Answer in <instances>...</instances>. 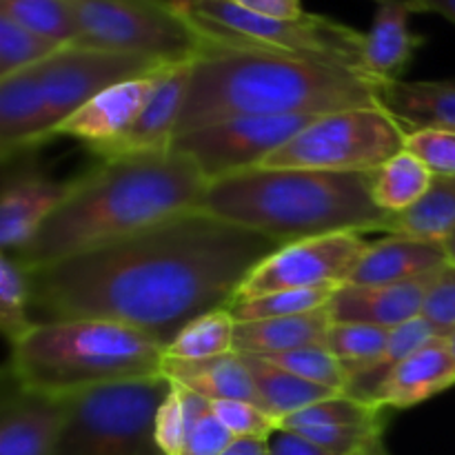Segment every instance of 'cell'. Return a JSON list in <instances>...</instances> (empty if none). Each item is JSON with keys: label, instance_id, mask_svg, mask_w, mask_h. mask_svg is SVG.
Wrapping results in <instances>:
<instances>
[{"label": "cell", "instance_id": "6da1fadb", "mask_svg": "<svg viewBox=\"0 0 455 455\" xmlns=\"http://www.w3.org/2000/svg\"><path fill=\"white\" fill-rule=\"evenodd\" d=\"M280 247L271 235L196 209L29 271L31 318L114 320L167 347L191 320L229 307Z\"/></svg>", "mask_w": 455, "mask_h": 455}, {"label": "cell", "instance_id": "7a4b0ae2", "mask_svg": "<svg viewBox=\"0 0 455 455\" xmlns=\"http://www.w3.org/2000/svg\"><path fill=\"white\" fill-rule=\"evenodd\" d=\"M203 36V52L191 60L176 138L244 116H324L355 107H385L387 83L364 71L229 43L204 31Z\"/></svg>", "mask_w": 455, "mask_h": 455}, {"label": "cell", "instance_id": "3957f363", "mask_svg": "<svg viewBox=\"0 0 455 455\" xmlns=\"http://www.w3.org/2000/svg\"><path fill=\"white\" fill-rule=\"evenodd\" d=\"M209 180L178 149L102 158L16 253L27 271L138 234L200 207Z\"/></svg>", "mask_w": 455, "mask_h": 455}, {"label": "cell", "instance_id": "277c9868", "mask_svg": "<svg viewBox=\"0 0 455 455\" xmlns=\"http://www.w3.org/2000/svg\"><path fill=\"white\" fill-rule=\"evenodd\" d=\"M198 212L283 244L329 234L385 231L389 218L373 200L371 173L262 167L209 182Z\"/></svg>", "mask_w": 455, "mask_h": 455}, {"label": "cell", "instance_id": "5b68a950", "mask_svg": "<svg viewBox=\"0 0 455 455\" xmlns=\"http://www.w3.org/2000/svg\"><path fill=\"white\" fill-rule=\"evenodd\" d=\"M164 347L145 331L98 318L36 323L12 345L16 385L38 394L69 395L163 373Z\"/></svg>", "mask_w": 455, "mask_h": 455}, {"label": "cell", "instance_id": "8992f818", "mask_svg": "<svg viewBox=\"0 0 455 455\" xmlns=\"http://www.w3.org/2000/svg\"><path fill=\"white\" fill-rule=\"evenodd\" d=\"M173 4L187 13L200 27V31L213 38L331 62L369 74L364 67L367 36L336 18L323 13H305L291 20L258 16L231 0H194Z\"/></svg>", "mask_w": 455, "mask_h": 455}, {"label": "cell", "instance_id": "52a82bcc", "mask_svg": "<svg viewBox=\"0 0 455 455\" xmlns=\"http://www.w3.org/2000/svg\"><path fill=\"white\" fill-rule=\"evenodd\" d=\"M172 391L164 373L69 395L56 455H164L156 444V413Z\"/></svg>", "mask_w": 455, "mask_h": 455}, {"label": "cell", "instance_id": "ba28073f", "mask_svg": "<svg viewBox=\"0 0 455 455\" xmlns=\"http://www.w3.org/2000/svg\"><path fill=\"white\" fill-rule=\"evenodd\" d=\"M404 140L407 129L385 107H355L318 116L260 167L373 173L404 151Z\"/></svg>", "mask_w": 455, "mask_h": 455}, {"label": "cell", "instance_id": "9c48e42d", "mask_svg": "<svg viewBox=\"0 0 455 455\" xmlns=\"http://www.w3.org/2000/svg\"><path fill=\"white\" fill-rule=\"evenodd\" d=\"M78 22L74 44L136 53L164 62L194 60L204 36L172 0H69Z\"/></svg>", "mask_w": 455, "mask_h": 455}, {"label": "cell", "instance_id": "30bf717a", "mask_svg": "<svg viewBox=\"0 0 455 455\" xmlns=\"http://www.w3.org/2000/svg\"><path fill=\"white\" fill-rule=\"evenodd\" d=\"M315 118L318 116L291 114L220 120L178 136L172 147L189 156L212 182L260 167Z\"/></svg>", "mask_w": 455, "mask_h": 455}, {"label": "cell", "instance_id": "8fae6325", "mask_svg": "<svg viewBox=\"0 0 455 455\" xmlns=\"http://www.w3.org/2000/svg\"><path fill=\"white\" fill-rule=\"evenodd\" d=\"M189 62V60H187ZM176 62H164L158 58L136 56V53L107 52V49L67 44L58 49L52 58L36 65L40 87L52 120V132L78 111L84 102L92 100L105 89L124 80L149 76Z\"/></svg>", "mask_w": 455, "mask_h": 455}, {"label": "cell", "instance_id": "7c38bea8", "mask_svg": "<svg viewBox=\"0 0 455 455\" xmlns=\"http://www.w3.org/2000/svg\"><path fill=\"white\" fill-rule=\"evenodd\" d=\"M367 247L363 234H329L283 244L247 275L234 300L283 289L340 287L349 283Z\"/></svg>", "mask_w": 455, "mask_h": 455}, {"label": "cell", "instance_id": "4fadbf2b", "mask_svg": "<svg viewBox=\"0 0 455 455\" xmlns=\"http://www.w3.org/2000/svg\"><path fill=\"white\" fill-rule=\"evenodd\" d=\"M167 67L100 92L69 118L62 120L52 132V138L69 136L87 145L100 158H107L140 118Z\"/></svg>", "mask_w": 455, "mask_h": 455}, {"label": "cell", "instance_id": "5bb4252c", "mask_svg": "<svg viewBox=\"0 0 455 455\" xmlns=\"http://www.w3.org/2000/svg\"><path fill=\"white\" fill-rule=\"evenodd\" d=\"M67 411L69 398L16 385L0 409V455H56Z\"/></svg>", "mask_w": 455, "mask_h": 455}, {"label": "cell", "instance_id": "9a60e30c", "mask_svg": "<svg viewBox=\"0 0 455 455\" xmlns=\"http://www.w3.org/2000/svg\"><path fill=\"white\" fill-rule=\"evenodd\" d=\"M74 180H56L38 172H18L4 178L0 194V247L16 256L38 234L49 216L65 203Z\"/></svg>", "mask_w": 455, "mask_h": 455}, {"label": "cell", "instance_id": "2e32d148", "mask_svg": "<svg viewBox=\"0 0 455 455\" xmlns=\"http://www.w3.org/2000/svg\"><path fill=\"white\" fill-rule=\"evenodd\" d=\"M435 275L438 271L403 284H340L327 305L331 323L400 327L422 314L425 296Z\"/></svg>", "mask_w": 455, "mask_h": 455}, {"label": "cell", "instance_id": "e0dca14e", "mask_svg": "<svg viewBox=\"0 0 455 455\" xmlns=\"http://www.w3.org/2000/svg\"><path fill=\"white\" fill-rule=\"evenodd\" d=\"M52 140V120L36 69L0 78V156L4 163L20 151Z\"/></svg>", "mask_w": 455, "mask_h": 455}, {"label": "cell", "instance_id": "ac0fdd59", "mask_svg": "<svg viewBox=\"0 0 455 455\" xmlns=\"http://www.w3.org/2000/svg\"><path fill=\"white\" fill-rule=\"evenodd\" d=\"M413 13H422L416 0H376V16L364 40V67L380 83L403 80L425 36L409 25Z\"/></svg>", "mask_w": 455, "mask_h": 455}, {"label": "cell", "instance_id": "d6986e66", "mask_svg": "<svg viewBox=\"0 0 455 455\" xmlns=\"http://www.w3.org/2000/svg\"><path fill=\"white\" fill-rule=\"evenodd\" d=\"M455 385V363L447 338H435L404 363H400L378 387L371 403L382 409H411Z\"/></svg>", "mask_w": 455, "mask_h": 455}, {"label": "cell", "instance_id": "ffe728a7", "mask_svg": "<svg viewBox=\"0 0 455 455\" xmlns=\"http://www.w3.org/2000/svg\"><path fill=\"white\" fill-rule=\"evenodd\" d=\"M449 265L443 243L389 235L369 243L351 274L354 284H403L435 274Z\"/></svg>", "mask_w": 455, "mask_h": 455}, {"label": "cell", "instance_id": "44dd1931", "mask_svg": "<svg viewBox=\"0 0 455 455\" xmlns=\"http://www.w3.org/2000/svg\"><path fill=\"white\" fill-rule=\"evenodd\" d=\"M189 76L191 60L167 67L154 96L142 109L140 118L136 120L132 132L120 140V145L107 158L172 149L182 105H185L187 89H189Z\"/></svg>", "mask_w": 455, "mask_h": 455}, {"label": "cell", "instance_id": "7402d4cb", "mask_svg": "<svg viewBox=\"0 0 455 455\" xmlns=\"http://www.w3.org/2000/svg\"><path fill=\"white\" fill-rule=\"evenodd\" d=\"M163 373L172 382L207 400H244L262 407L256 382L240 354L196 363L164 358Z\"/></svg>", "mask_w": 455, "mask_h": 455}, {"label": "cell", "instance_id": "603a6c76", "mask_svg": "<svg viewBox=\"0 0 455 455\" xmlns=\"http://www.w3.org/2000/svg\"><path fill=\"white\" fill-rule=\"evenodd\" d=\"M329 327H331V315L327 307L291 318L235 323V354L265 358L309 345H324Z\"/></svg>", "mask_w": 455, "mask_h": 455}, {"label": "cell", "instance_id": "cb8c5ba5", "mask_svg": "<svg viewBox=\"0 0 455 455\" xmlns=\"http://www.w3.org/2000/svg\"><path fill=\"white\" fill-rule=\"evenodd\" d=\"M382 100L407 132L422 127L455 132V78L395 80L385 87Z\"/></svg>", "mask_w": 455, "mask_h": 455}, {"label": "cell", "instance_id": "d4e9b609", "mask_svg": "<svg viewBox=\"0 0 455 455\" xmlns=\"http://www.w3.org/2000/svg\"><path fill=\"white\" fill-rule=\"evenodd\" d=\"M240 355H243L249 371H251L262 409L278 422L302 411V409L311 407V404L320 403V400L338 395V391L314 385V382L305 380V378L296 376V373L287 371V369L278 367V364L269 363V360L247 354Z\"/></svg>", "mask_w": 455, "mask_h": 455}, {"label": "cell", "instance_id": "484cf974", "mask_svg": "<svg viewBox=\"0 0 455 455\" xmlns=\"http://www.w3.org/2000/svg\"><path fill=\"white\" fill-rule=\"evenodd\" d=\"M385 234L443 243L455 234V176H434L427 194L403 213H389Z\"/></svg>", "mask_w": 455, "mask_h": 455}, {"label": "cell", "instance_id": "4316f807", "mask_svg": "<svg viewBox=\"0 0 455 455\" xmlns=\"http://www.w3.org/2000/svg\"><path fill=\"white\" fill-rule=\"evenodd\" d=\"M434 173L409 151L382 164L371 173V194L378 207L387 213H403L411 209L431 187Z\"/></svg>", "mask_w": 455, "mask_h": 455}, {"label": "cell", "instance_id": "83f0119b", "mask_svg": "<svg viewBox=\"0 0 455 455\" xmlns=\"http://www.w3.org/2000/svg\"><path fill=\"white\" fill-rule=\"evenodd\" d=\"M235 354V320L229 309H216L191 320L167 347V360H212Z\"/></svg>", "mask_w": 455, "mask_h": 455}, {"label": "cell", "instance_id": "f1b7e54d", "mask_svg": "<svg viewBox=\"0 0 455 455\" xmlns=\"http://www.w3.org/2000/svg\"><path fill=\"white\" fill-rule=\"evenodd\" d=\"M391 329L373 327V324L331 323L327 333V349L336 355L345 367L349 382L363 376L385 354L389 345Z\"/></svg>", "mask_w": 455, "mask_h": 455}, {"label": "cell", "instance_id": "f546056e", "mask_svg": "<svg viewBox=\"0 0 455 455\" xmlns=\"http://www.w3.org/2000/svg\"><path fill=\"white\" fill-rule=\"evenodd\" d=\"M0 13L62 47L78 40V22L69 0H0Z\"/></svg>", "mask_w": 455, "mask_h": 455}, {"label": "cell", "instance_id": "4dcf8cb0", "mask_svg": "<svg viewBox=\"0 0 455 455\" xmlns=\"http://www.w3.org/2000/svg\"><path fill=\"white\" fill-rule=\"evenodd\" d=\"M336 287L320 289H283L265 296L249 298V300H234L227 309L234 315L235 323H251V320L269 318H291V315L311 314L324 309L331 300Z\"/></svg>", "mask_w": 455, "mask_h": 455}, {"label": "cell", "instance_id": "1f68e13d", "mask_svg": "<svg viewBox=\"0 0 455 455\" xmlns=\"http://www.w3.org/2000/svg\"><path fill=\"white\" fill-rule=\"evenodd\" d=\"M34 324L29 271L12 253H3L0 256V329L9 345H13Z\"/></svg>", "mask_w": 455, "mask_h": 455}, {"label": "cell", "instance_id": "d6a6232c", "mask_svg": "<svg viewBox=\"0 0 455 455\" xmlns=\"http://www.w3.org/2000/svg\"><path fill=\"white\" fill-rule=\"evenodd\" d=\"M176 385V382H173ZM180 387V385H178ZM187 407V440L182 455H222L235 443L234 434L213 413L212 403L180 387Z\"/></svg>", "mask_w": 455, "mask_h": 455}, {"label": "cell", "instance_id": "836d02e7", "mask_svg": "<svg viewBox=\"0 0 455 455\" xmlns=\"http://www.w3.org/2000/svg\"><path fill=\"white\" fill-rule=\"evenodd\" d=\"M371 422H387V409L376 407L355 395L338 394L284 418L278 427L296 429L305 425H371Z\"/></svg>", "mask_w": 455, "mask_h": 455}, {"label": "cell", "instance_id": "e575fe53", "mask_svg": "<svg viewBox=\"0 0 455 455\" xmlns=\"http://www.w3.org/2000/svg\"><path fill=\"white\" fill-rule=\"evenodd\" d=\"M265 360L314 382V385L338 391V394H347L349 389V376L340 360L327 349V345H309L302 349L287 351V354L265 355Z\"/></svg>", "mask_w": 455, "mask_h": 455}, {"label": "cell", "instance_id": "d590c367", "mask_svg": "<svg viewBox=\"0 0 455 455\" xmlns=\"http://www.w3.org/2000/svg\"><path fill=\"white\" fill-rule=\"evenodd\" d=\"M58 49H62V44L43 38L0 13V78L40 65Z\"/></svg>", "mask_w": 455, "mask_h": 455}, {"label": "cell", "instance_id": "8d00e7d4", "mask_svg": "<svg viewBox=\"0 0 455 455\" xmlns=\"http://www.w3.org/2000/svg\"><path fill=\"white\" fill-rule=\"evenodd\" d=\"M385 429L387 422H371V425H305L291 431H298L331 455H360L380 443Z\"/></svg>", "mask_w": 455, "mask_h": 455}, {"label": "cell", "instance_id": "74e56055", "mask_svg": "<svg viewBox=\"0 0 455 455\" xmlns=\"http://www.w3.org/2000/svg\"><path fill=\"white\" fill-rule=\"evenodd\" d=\"M404 151L416 156L434 176H455V132L422 127L407 132Z\"/></svg>", "mask_w": 455, "mask_h": 455}, {"label": "cell", "instance_id": "f35d334b", "mask_svg": "<svg viewBox=\"0 0 455 455\" xmlns=\"http://www.w3.org/2000/svg\"><path fill=\"white\" fill-rule=\"evenodd\" d=\"M213 413L222 425L234 434V438H260L267 440L275 429L278 420L271 418L262 407L244 400H209Z\"/></svg>", "mask_w": 455, "mask_h": 455}, {"label": "cell", "instance_id": "ab89813d", "mask_svg": "<svg viewBox=\"0 0 455 455\" xmlns=\"http://www.w3.org/2000/svg\"><path fill=\"white\" fill-rule=\"evenodd\" d=\"M422 318L434 327L438 338L455 331V267L444 265L431 283L422 305Z\"/></svg>", "mask_w": 455, "mask_h": 455}, {"label": "cell", "instance_id": "60d3db41", "mask_svg": "<svg viewBox=\"0 0 455 455\" xmlns=\"http://www.w3.org/2000/svg\"><path fill=\"white\" fill-rule=\"evenodd\" d=\"M156 444L164 455H182L187 440V407L180 387L172 382V391L156 413Z\"/></svg>", "mask_w": 455, "mask_h": 455}, {"label": "cell", "instance_id": "b9f144b4", "mask_svg": "<svg viewBox=\"0 0 455 455\" xmlns=\"http://www.w3.org/2000/svg\"><path fill=\"white\" fill-rule=\"evenodd\" d=\"M267 444H269V455H331L302 434L284 429V427H278L267 438Z\"/></svg>", "mask_w": 455, "mask_h": 455}, {"label": "cell", "instance_id": "7bdbcfd3", "mask_svg": "<svg viewBox=\"0 0 455 455\" xmlns=\"http://www.w3.org/2000/svg\"><path fill=\"white\" fill-rule=\"evenodd\" d=\"M238 7L247 9V12L258 13V16H269V18H300L305 16L302 9V0H231Z\"/></svg>", "mask_w": 455, "mask_h": 455}, {"label": "cell", "instance_id": "ee69618b", "mask_svg": "<svg viewBox=\"0 0 455 455\" xmlns=\"http://www.w3.org/2000/svg\"><path fill=\"white\" fill-rule=\"evenodd\" d=\"M222 455H269V444L260 438H238Z\"/></svg>", "mask_w": 455, "mask_h": 455}, {"label": "cell", "instance_id": "f6af8a7d", "mask_svg": "<svg viewBox=\"0 0 455 455\" xmlns=\"http://www.w3.org/2000/svg\"><path fill=\"white\" fill-rule=\"evenodd\" d=\"M422 7V13H438L455 25V0H416Z\"/></svg>", "mask_w": 455, "mask_h": 455}, {"label": "cell", "instance_id": "bcb514c9", "mask_svg": "<svg viewBox=\"0 0 455 455\" xmlns=\"http://www.w3.org/2000/svg\"><path fill=\"white\" fill-rule=\"evenodd\" d=\"M443 247H444V253H447L449 265L455 267V234H451L449 238L443 240Z\"/></svg>", "mask_w": 455, "mask_h": 455}, {"label": "cell", "instance_id": "7dc6e473", "mask_svg": "<svg viewBox=\"0 0 455 455\" xmlns=\"http://www.w3.org/2000/svg\"><path fill=\"white\" fill-rule=\"evenodd\" d=\"M360 455H389V451H387V447H385V443H376L373 444V447H369L367 451H363Z\"/></svg>", "mask_w": 455, "mask_h": 455}, {"label": "cell", "instance_id": "c3c4849f", "mask_svg": "<svg viewBox=\"0 0 455 455\" xmlns=\"http://www.w3.org/2000/svg\"><path fill=\"white\" fill-rule=\"evenodd\" d=\"M447 342H449V349H451V355H453V363H455V331L451 333V336L447 338Z\"/></svg>", "mask_w": 455, "mask_h": 455}, {"label": "cell", "instance_id": "681fc988", "mask_svg": "<svg viewBox=\"0 0 455 455\" xmlns=\"http://www.w3.org/2000/svg\"><path fill=\"white\" fill-rule=\"evenodd\" d=\"M172 3H194V0H172Z\"/></svg>", "mask_w": 455, "mask_h": 455}]
</instances>
